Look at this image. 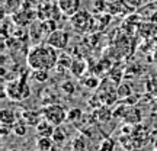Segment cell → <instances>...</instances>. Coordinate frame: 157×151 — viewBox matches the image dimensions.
I'll return each instance as SVG.
<instances>
[{
  "label": "cell",
  "instance_id": "1",
  "mask_svg": "<svg viewBox=\"0 0 157 151\" xmlns=\"http://www.w3.org/2000/svg\"><path fill=\"white\" fill-rule=\"evenodd\" d=\"M58 64V54L54 47L47 44H36L28 52V66L32 70H51Z\"/></svg>",
  "mask_w": 157,
  "mask_h": 151
},
{
  "label": "cell",
  "instance_id": "2",
  "mask_svg": "<svg viewBox=\"0 0 157 151\" xmlns=\"http://www.w3.org/2000/svg\"><path fill=\"white\" fill-rule=\"evenodd\" d=\"M6 93L12 100L21 102L23 99H28L31 96V87L23 78H21V80H15V81H10L7 84L6 86Z\"/></svg>",
  "mask_w": 157,
  "mask_h": 151
},
{
  "label": "cell",
  "instance_id": "3",
  "mask_svg": "<svg viewBox=\"0 0 157 151\" xmlns=\"http://www.w3.org/2000/svg\"><path fill=\"white\" fill-rule=\"evenodd\" d=\"M67 113L68 112L61 105H50V106L45 108V111H44L45 119L52 123L54 126H60L67 119Z\"/></svg>",
  "mask_w": 157,
  "mask_h": 151
},
{
  "label": "cell",
  "instance_id": "4",
  "mask_svg": "<svg viewBox=\"0 0 157 151\" xmlns=\"http://www.w3.org/2000/svg\"><path fill=\"white\" fill-rule=\"evenodd\" d=\"M68 41H70V35L63 29H56L54 32L48 35V39H47V42L56 50H64L68 45Z\"/></svg>",
  "mask_w": 157,
  "mask_h": 151
},
{
  "label": "cell",
  "instance_id": "5",
  "mask_svg": "<svg viewBox=\"0 0 157 151\" xmlns=\"http://www.w3.org/2000/svg\"><path fill=\"white\" fill-rule=\"evenodd\" d=\"M70 22L76 31H86L90 23H93V19L87 10H80L74 16L70 17Z\"/></svg>",
  "mask_w": 157,
  "mask_h": 151
},
{
  "label": "cell",
  "instance_id": "6",
  "mask_svg": "<svg viewBox=\"0 0 157 151\" xmlns=\"http://www.w3.org/2000/svg\"><path fill=\"white\" fill-rule=\"evenodd\" d=\"M57 6L63 15L71 17L77 12L82 10V2L80 0H57Z\"/></svg>",
  "mask_w": 157,
  "mask_h": 151
},
{
  "label": "cell",
  "instance_id": "7",
  "mask_svg": "<svg viewBox=\"0 0 157 151\" xmlns=\"http://www.w3.org/2000/svg\"><path fill=\"white\" fill-rule=\"evenodd\" d=\"M36 134L39 135V137H52V134H54V125L51 122H48L47 119L45 121H42V122H39L36 126Z\"/></svg>",
  "mask_w": 157,
  "mask_h": 151
},
{
  "label": "cell",
  "instance_id": "8",
  "mask_svg": "<svg viewBox=\"0 0 157 151\" xmlns=\"http://www.w3.org/2000/svg\"><path fill=\"white\" fill-rule=\"evenodd\" d=\"M0 121L3 125H9V126H13L15 123H16V116H15V113L9 111V109H3L2 112H0Z\"/></svg>",
  "mask_w": 157,
  "mask_h": 151
},
{
  "label": "cell",
  "instance_id": "9",
  "mask_svg": "<svg viewBox=\"0 0 157 151\" xmlns=\"http://www.w3.org/2000/svg\"><path fill=\"white\" fill-rule=\"evenodd\" d=\"M31 13L29 12H25V10H21V12H15V15H13V21L17 23V25H28L31 23Z\"/></svg>",
  "mask_w": 157,
  "mask_h": 151
},
{
  "label": "cell",
  "instance_id": "10",
  "mask_svg": "<svg viewBox=\"0 0 157 151\" xmlns=\"http://www.w3.org/2000/svg\"><path fill=\"white\" fill-rule=\"evenodd\" d=\"M70 70H71V73H73L76 77H80V76L84 73V70H86V62H84L83 60H74L73 64H71V67H70Z\"/></svg>",
  "mask_w": 157,
  "mask_h": 151
},
{
  "label": "cell",
  "instance_id": "11",
  "mask_svg": "<svg viewBox=\"0 0 157 151\" xmlns=\"http://www.w3.org/2000/svg\"><path fill=\"white\" fill-rule=\"evenodd\" d=\"M52 141L56 142V144H63L64 141L67 140V137H66V132H64V129L61 128V126H57L56 129H54V134H52Z\"/></svg>",
  "mask_w": 157,
  "mask_h": 151
},
{
  "label": "cell",
  "instance_id": "12",
  "mask_svg": "<svg viewBox=\"0 0 157 151\" xmlns=\"http://www.w3.org/2000/svg\"><path fill=\"white\" fill-rule=\"evenodd\" d=\"M52 138H50V137H39L38 140V150L39 151H48L52 147Z\"/></svg>",
  "mask_w": 157,
  "mask_h": 151
},
{
  "label": "cell",
  "instance_id": "13",
  "mask_svg": "<svg viewBox=\"0 0 157 151\" xmlns=\"http://www.w3.org/2000/svg\"><path fill=\"white\" fill-rule=\"evenodd\" d=\"M71 64H73V60H71V57L68 55V54H61L60 55V58H58V67L70 68Z\"/></svg>",
  "mask_w": 157,
  "mask_h": 151
},
{
  "label": "cell",
  "instance_id": "14",
  "mask_svg": "<svg viewBox=\"0 0 157 151\" xmlns=\"http://www.w3.org/2000/svg\"><path fill=\"white\" fill-rule=\"evenodd\" d=\"M32 77H34L35 81L44 83V81H47V78H48V70H34Z\"/></svg>",
  "mask_w": 157,
  "mask_h": 151
},
{
  "label": "cell",
  "instance_id": "15",
  "mask_svg": "<svg viewBox=\"0 0 157 151\" xmlns=\"http://www.w3.org/2000/svg\"><path fill=\"white\" fill-rule=\"evenodd\" d=\"M22 0H5V7L10 12H16L21 7Z\"/></svg>",
  "mask_w": 157,
  "mask_h": 151
},
{
  "label": "cell",
  "instance_id": "16",
  "mask_svg": "<svg viewBox=\"0 0 157 151\" xmlns=\"http://www.w3.org/2000/svg\"><path fill=\"white\" fill-rule=\"evenodd\" d=\"M12 129H13V132L16 135H19V137H23V135L26 134V125L23 122H16L12 126Z\"/></svg>",
  "mask_w": 157,
  "mask_h": 151
},
{
  "label": "cell",
  "instance_id": "17",
  "mask_svg": "<svg viewBox=\"0 0 157 151\" xmlns=\"http://www.w3.org/2000/svg\"><path fill=\"white\" fill-rule=\"evenodd\" d=\"M80 118H82V111H80V109H71V111L67 113V119L71 121V122H76Z\"/></svg>",
  "mask_w": 157,
  "mask_h": 151
},
{
  "label": "cell",
  "instance_id": "18",
  "mask_svg": "<svg viewBox=\"0 0 157 151\" xmlns=\"http://www.w3.org/2000/svg\"><path fill=\"white\" fill-rule=\"evenodd\" d=\"M83 84L86 87H89V89H93V87H96L99 84V81H98L96 77H87V78H83Z\"/></svg>",
  "mask_w": 157,
  "mask_h": 151
},
{
  "label": "cell",
  "instance_id": "19",
  "mask_svg": "<svg viewBox=\"0 0 157 151\" xmlns=\"http://www.w3.org/2000/svg\"><path fill=\"white\" fill-rule=\"evenodd\" d=\"M118 93H119V97H125V96L131 95V89H129L127 84H121L118 87Z\"/></svg>",
  "mask_w": 157,
  "mask_h": 151
},
{
  "label": "cell",
  "instance_id": "20",
  "mask_svg": "<svg viewBox=\"0 0 157 151\" xmlns=\"http://www.w3.org/2000/svg\"><path fill=\"white\" fill-rule=\"evenodd\" d=\"M113 150V141L111 140H105L103 144L101 147V151H112Z\"/></svg>",
  "mask_w": 157,
  "mask_h": 151
},
{
  "label": "cell",
  "instance_id": "21",
  "mask_svg": "<svg viewBox=\"0 0 157 151\" xmlns=\"http://www.w3.org/2000/svg\"><path fill=\"white\" fill-rule=\"evenodd\" d=\"M61 89L64 90L66 93H68V95H70V93H73V92H74V86H73V83H71V81H64V83H63V86H61Z\"/></svg>",
  "mask_w": 157,
  "mask_h": 151
},
{
  "label": "cell",
  "instance_id": "22",
  "mask_svg": "<svg viewBox=\"0 0 157 151\" xmlns=\"http://www.w3.org/2000/svg\"><path fill=\"white\" fill-rule=\"evenodd\" d=\"M10 151H19V150H10Z\"/></svg>",
  "mask_w": 157,
  "mask_h": 151
}]
</instances>
